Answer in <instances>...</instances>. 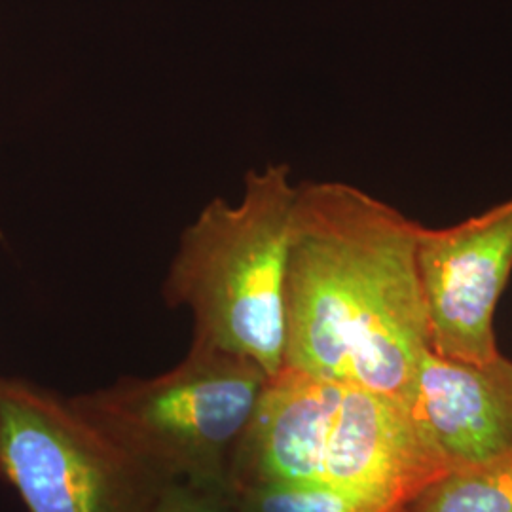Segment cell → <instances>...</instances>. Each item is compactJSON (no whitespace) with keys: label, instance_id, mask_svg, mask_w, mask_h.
Wrapping results in <instances>:
<instances>
[{"label":"cell","instance_id":"obj_1","mask_svg":"<svg viewBox=\"0 0 512 512\" xmlns=\"http://www.w3.org/2000/svg\"><path fill=\"white\" fill-rule=\"evenodd\" d=\"M420 230L353 184H300L283 366L410 404L421 357L431 349Z\"/></svg>","mask_w":512,"mask_h":512},{"label":"cell","instance_id":"obj_2","mask_svg":"<svg viewBox=\"0 0 512 512\" xmlns=\"http://www.w3.org/2000/svg\"><path fill=\"white\" fill-rule=\"evenodd\" d=\"M296 192L287 164L247 173L238 203H207L184 230L165 279V300L194 315V344L249 359L268 378L285 363Z\"/></svg>","mask_w":512,"mask_h":512},{"label":"cell","instance_id":"obj_3","mask_svg":"<svg viewBox=\"0 0 512 512\" xmlns=\"http://www.w3.org/2000/svg\"><path fill=\"white\" fill-rule=\"evenodd\" d=\"M266 380L249 359L192 344L183 363L162 376L124 380L73 401L164 484L230 492L232 463Z\"/></svg>","mask_w":512,"mask_h":512},{"label":"cell","instance_id":"obj_4","mask_svg":"<svg viewBox=\"0 0 512 512\" xmlns=\"http://www.w3.org/2000/svg\"><path fill=\"white\" fill-rule=\"evenodd\" d=\"M0 476L29 512H152L167 484L74 401L0 378Z\"/></svg>","mask_w":512,"mask_h":512},{"label":"cell","instance_id":"obj_5","mask_svg":"<svg viewBox=\"0 0 512 512\" xmlns=\"http://www.w3.org/2000/svg\"><path fill=\"white\" fill-rule=\"evenodd\" d=\"M418 268L431 349L463 363L499 357L494 317L512 274V198L454 226H421Z\"/></svg>","mask_w":512,"mask_h":512},{"label":"cell","instance_id":"obj_6","mask_svg":"<svg viewBox=\"0 0 512 512\" xmlns=\"http://www.w3.org/2000/svg\"><path fill=\"white\" fill-rule=\"evenodd\" d=\"M450 471V463L408 404L344 384L325 448V486L372 511L404 512Z\"/></svg>","mask_w":512,"mask_h":512},{"label":"cell","instance_id":"obj_7","mask_svg":"<svg viewBox=\"0 0 512 512\" xmlns=\"http://www.w3.org/2000/svg\"><path fill=\"white\" fill-rule=\"evenodd\" d=\"M344 384L283 366L266 380L239 442L230 492L323 484V459Z\"/></svg>","mask_w":512,"mask_h":512},{"label":"cell","instance_id":"obj_8","mask_svg":"<svg viewBox=\"0 0 512 512\" xmlns=\"http://www.w3.org/2000/svg\"><path fill=\"white\" fill-rule=\"evenodd\" d=\"M408 406L452 471L488 463L512 448V361L463 363L427 349Z\"/></svg>","mask_w":512,"mask_h":512},{"label":"cell","instance_id":"obj_9","mask_svg":"<svg viewBox=\"0 0 512 512\" xmlns=\"http://www.w3.org/2000/svg\"><path fill=\"white\" fill-rule=\"evenodd\" d=\"M404 512H512V448L488 463L440 476Z\"/></svg>","mask_w":512,"mask_h":512},{"label":"cell","instance_id":"obj_10","mask_svg":"<svg viewBox=\"0 0 512 512\" xmlns=\"http://www.w3.org/2000/svg\"><path fill=\"white\" fill-rule=\"evenodd\" d=\"M232 495L239 512H376L325 484L258 486Z\"/></svg>","mask_w":512,"mask_h":512},{"label":"cell","instance_id":"obj_11","mask_svg":"<svg viewBox=\"0 0 512 512\" xmlns=\"http://www.w3.org/2000/svg\"><path fill=\"white\" fill-rule=\"evenodd\" d=\"M152 512H239L234 495L186 482L167 484Z\"/></svg>","mask_w":512,"mask_h":512}]
</instances>
